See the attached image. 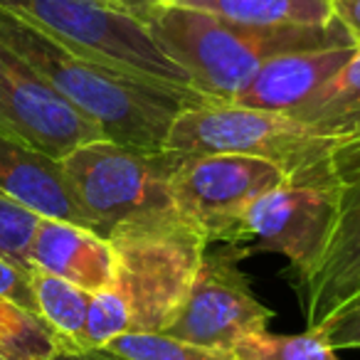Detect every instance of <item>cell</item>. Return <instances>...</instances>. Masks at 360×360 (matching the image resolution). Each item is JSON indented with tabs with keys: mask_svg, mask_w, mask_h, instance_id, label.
Returning a JSON list of instances; mask_svg holds the SVG:
<instances>
[{
	"mask_svg": "<svg viewBox=\"0 0 360 360\" xmlns=\"http://www.w3.org/2000/svg\"><path fill=\"white\" fill-rule=\"evenodd\" d=\"M0 42L106 139L131 148L160 150L180 109L210 101L193 89L158 84L82 55L8 8H0Z\"/></svg>",
	"mask_w": 360,
	"mask_h": 360,
	"instance_id": "cell-1",
	"label": "cell"
},
{
	"mask_svg": "<svg viewBox=\"0 0 360 360\" xmlns=\"http://www.w3.org/2000/svg\"><path fill=\"white\" fill-rule=\"evenodd\" d=\"M139 18L160 50L188 72L193 89L210 101H232L279 55L353 45L335 20L323 27L247 25L175 3L150 6Z\"/></svg>",
	"mask_w": 360,
	"mask_h": 360,
	"instance_id": "cell-2",
	"label": "cell"
},
{
	"mask_svg": "<svg viewBox=\"0 0 360 360\" xmlns=\"http://www.w3.org/2000/svg\"><path fill=\"white\" fill-rule=\"evenodd\" d=\"M163 148L180 153H240L274 163L291 186L340 188L335 143L279 111L205 101L175 114Z\"/></svg>",
	"mask_w": 360,
	"mask_h": 360,
	"instance_id": "cell-3",
	"label": "cell"
},
{
	"mask_svg": "<svg viewBox=\"0 0 360 360\" xmlns=\"http://www.w3.org/2000/svg\"><path fill=\"white\" fill-rule=\"evenodd\" d=\"M183 160L180 150H143L99 139L70 150L62 168L91 230L109 240L124 227L180 217L173 175Z\"/></svg>",
	"mask_w": 360,
	"mask_h": 360,
	"instance_id": "cell-4",
	"label": "cell"
},
{
	"mask_svg": "<svg viewBox=\"0 0 360 360\" xmlns=\"http://www.w3.org/2000/svg\"><path fill=\"white\" fill-rule=\"evenodd\" d=\"M116 255L109 286L129 314V333H158L180 309L207 242L186 220L134 225L109 237Z\"/></svg>",
	"mask_w": 360,
	"mask_h": 360,
	"instance_id": "cell-5",
	"label": "cell"
},
{
	"mask_svg": "<svg viewBox=\"0 0 360 360\" xmlns=\"http://www.w3.org/2000/svg\"><path fill=\"white\" fill-rule=\"evenodd\" d=\"M0 8L18 13L67 47L116 70L193 89L188 72L160 50L146 22L106 0H0Z\"/></svg>",
	"mask_w": 360,
	"mask_h": 360,
	"instance_id": "cell-6",
	"label": "cell"
},
{
	"mask_svg": "<svg viewBox=\"0 0 360 360\" xmlns=\"http://www.w3.org/2000/svg\"><path fill=\"white\" fill-rule=\"evenodd\" d=\"M284 183L286 175L264 158L186 153L173 175V202L180 220L200 232L207 245H230L252 202Z\"/></svg>",
	"mask_w": 360,
	"mask_h": 360,
	"instance_id": "cell-7",
	"label": "cell"
},
{
	"mask_svg": "<svg viewBox=\"0 0 360 360\" xmlns=\"http://www.w3.org/2000/svg\"><path fill=\"white\" fill-rule=\"evenodd\" d=\"M240 259L242 255L230 245L205 250L186 299L158 333L215 350H235L247 335L264 333L274 311L255 296Z\"/></svg>",
	"mask_w": 360,
	"mask_h": 360,
	"instance_id": "cell-8",
	"label": "cell"
},
{
	"mask_svg": "<svg viewBox=\"0 0 360 360\" xmlns=\"http://www.w3.org/2000/svg\"><path fill=\"white\" fill-rule=\"evenodd\" d=\"M338 215V188L284 186L252 202L235 232L242 259L257 252H274L291 262L299 279L314 271L330 240Z\"/></svg>",
	"mask_w": 360,
	"mask_h": 360,
	"instance_id": "cell-9",
	"label": "cell"
},
{
	"mask_svg": "<svg viewBox=\"0 0 360 360\" xmlns=\"http://www.w3.org/2000/svg\"><path fill=\"white\" fill-rule=\"evenodd\" d=\"M0 134L22 141L60 160L77 146L106 139L94 121L67 104L3 42H0Z\"/></svg>",
	"mask_w": 360,
	"mask_h": 360,
	"instance_id": "cell-10",
	"label": "cell"
},
{
	"mask_svg": "<svg viewBox=\"0 0 360 360\" xmlns=\"http://www.w3.org/2000/svg\"><path fill=\"white\" fill-rule=\"evenodd\" d=\"M304 284V319L309 328L360 294V173L338 188V215L330 240Z\"/></svg>",
	"mask_w": 360,
	"mask_h": 360,
	"instance_id": "cell-11",
	"label": "cell"
},
{
	"mask_svg": "<svg viewBox=\"0 0 360 360\" xmlns=\"http://www.w3.org/2000/svg\"><path fill=\"white\" fill-rule=\"evenodd\" d=\"M0 195L11 198L40 217L89 227L60 158L0 134Z\"/></svg>",
	"mask_w": 360,
	"mask_h": 360,
	"instance_id": "cell-12",
	"label": "cell"
},
{
	"mask_svg": "<svg viewBox=\"0 0 360 360\" xmlns=\"http://www.w3.org/2000/svg\"><path fill=\"white\" fill-rule=\"evenodd\" d=\"M358 50L355 45L299 50L269 60L235 96V104L291 114L319 94Z\"/></svg>",
	"mask_w": 360,
	"mask_h": 360,
	"instance_id": "cell-13",
	"label": "cell"
},
{
	"mask_svg": "<svg viewBox=\"0 0 360 360\" xmlns=\"http://www.w3.org/2000/svg\"><path fill=\"white\" fill-rule=\"evenodd\" d=\"M30 266L96 294L114 284L116 255L111 242L89 227L40 217L30 242Z\"/></svg>",
	"mask_w": 360,
	"mask_h": 360,
	"instance_id": "cell-14",
	"label": "cell"
},
{
	"mask_svg": "<svg viewBox=\"0 0 360 360\" xmlns=\"http://www.w3.org/2000/svg\"><path fill=\"white\" fill-rule=\"evenodd\" d=\"M289 116L309 124L335 143V173L340 186L360 173V47L345 67L304 106Z\"/></svg>",
	"mask_w": 360,
	"mask_h": 360,
	"instance_id": "cell-15",
	"label": "cell"
},
{
	"mask_svg": "<svg viewBox=\"0 0 360 360\" xmlns=\"http://www.w3.org/2000/svg\"><path fill=\"white\" fill-rule=\"evenodd\" d=\"M175 6L195 8L247 25L323 27L333 22L330 0H175Z\"/></svg>",
	"mask_w": 360,
	"mask_h": 360,
	"instance_id": "cell-16",
	"label": "cell"
},
{
	"mask_svg": "<svg viewBox=\"0 0 360 360\" xmlns=\"http://www.w3.org/2000/svg\"><path fill=\"white\" fill-rule=\"evenodd\" d=\"M30 284L37 304V316L52 330L57 345L82 348L86 311H89L91 299L89 291L79 289L77 284L50 274V271L35 269V266L30 269Z\"/></svg>",
	"mask_w": 360,
	"mask_h": 360,
	"instance_id": "cell-17",
	"label": "cell"
},
{
	"mask_svg": "<svg viewBox=\"0 0 360 360\" xmlns=\"http://www.w3.org/2000/svg\"><path fill=\"white\" fill-rule=\"evenodd\" d=\"M101 350L114 360H240L232 350L186 343L165 333H121Z\"/></svg>",
	"mask_w": 360,
	"mask_h": 360,
	"instance_id": "cell-18",
	"label": "cell"
},
{
	"mask_svg": "<svg viewBox=\"0 0 360 360\" xmlns=\"http://www.w3.org/2000/svg\"><path fill=\"white\" fill-rule=\"evenodd\" d=\"M57 338L42 319L0 296V353L13 360H47Z\"/></svg>",
	"mask_w": 360,
	"mask_h": 360,
	"instance_id": "cell-19",
	"label": "cell"
},
{
	"mask_svg": "<svg viewBox=\"0 0 360 360\" xmlns=\"http://www.w3.org/2000/svg\"><path fill=\"white\" fill-rule=\"evenodd\" d=\"M232 353L240 360H338L333 345L309 328L299 335H274L269 330L247 335Z\"/></svg>",
	"mask_w": 360,
	"mask_h": 360,
	"instance_id": "cell-20",
	"label": "cell"
},
{
	"mask_svg": "<svg viewBox=\"0 0 360 360\" xmlns=\"http://www.w3.org/2000/svg\"><path fill=\"white\" fill-rule=\"evenodd\" d=\"M40 215L0 195V255L22 269L30 266V242L37 230Z\"/></svg>",
	"mask_w": 360,
	"mask_h": 360,
	"instance_id": "cell-21",
	"label": "cell"
},
{
	"mask_svg": "<svg viewBox=\"0 0 360 360\" xmlns=\"http://www.w3.org/2000/svg\"><path fill=\"white\" fill-rule=\"evenodd\" d=\"M309 330H319L335 350L360 348V294L353 296L348 304H343L335 314H330L316 328Z\"/></svg>",
	"mask_w": 360,
	"mask_h": 360,
	"instance_id": "cell-22",
	"label": "cell"
},
{
	"mask_svg": "<svg viewBox=\"0 0 360 360\" xmlns=\"http://www.w3.org/2000/svg\"><path fill=\"white\" fill-rule=\"evenodd\" d=\"M0 296L13 301L15 306H20L27 314L37 316V304H35V296H32V284H30V269H22V266L13 264L3 255H0Z\"/></svg>",
	"mask_w": 360,
	"mask_h": 360,
	"instance_id": "cell-23",
	"label": "cell"
},
{
	"mask_svg": "<svg viewBox=\"0 0 360 360\" xmlns=\"http://www.w3.org/2000/svg\"><path fill=\"white\" fill-rule=\"evenodd\" d=\"M330 13L350 42L360 47V0H330Z\"/></svg>",
	"mask_w": 360,
	"mask_h": 360,
	"instance_id": "cell-24",
	"label": "cell"
},
{
	"mask_svg": "<svg viewBox=\"0 0 360 360\" xmlns=\"http://www.w3.org/2000/svg\"><path fill=\"white\" fill-rule=\"evenodd\" d=\"M47 360H114L106 355L101 348H67V345H57Z\"/></svg>",
	"mask_w": 360,
	"mask_h": 360,
	"instance_id": "cell-25",
	"label": "cell"
},
{
	"mask_svg": "<svg viewBox=\"0 0 360 360\" xmlns=\"http://www.w3.org/2000/svg\"><path fill=\"white\" fill-rule=\"evenodd\" d=\"M106 3H111V6H116V8H124V11L134 13V15L139 18V11H141L139 0H106Z\"/></svg>",
	"mask_w": 360,
	"mask_h": 360,
	"instance_id": "cell-26",
	"label": "cell"
},
{
	"mask_svg": "<svg viewBox=\"0 0 360 360\" xmlns=\"http://www.w3.org/2000/svg\"><path fill=\"white\" fill-rule=\"evenodd\" d=\"M163 3H175V0H139V6H141L139 15L146 11V8H150V6H163Z\"/></svg>",
	"mask_w": 360,
	"mask_h": 360,
	"instance_id": "cell-27",
	"label": "cell"
},
{
	"mask_svg": "<svg viewBox=\"0 0 360 360\" xmlns=\"http://www.w3.org/2000/svg\"><path fill=\"white\" fill-rule=\"evenodd\" d=\"M0 360H13V358H8L6 353H0Z\"/></svg>",
	"mask_w": 360,
	"mask_h": 360,
	"instance_id": "cell-28",
	"label": "cell"
}]
</instances>
